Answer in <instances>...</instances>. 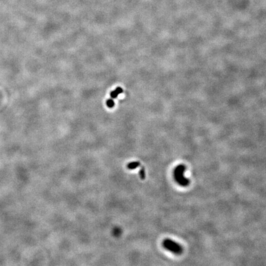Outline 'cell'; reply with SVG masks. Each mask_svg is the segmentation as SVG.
Returning <instances> with one entry per match:
<instances>
[{
    "mask_svg": "<svg viewBox=\"0 0 266 266\" xmlns=\"http://www.w3.org/2000/svg\"><path fill=\"white\" fill-rule=\"evenodd\" d=\"M186 170L185 166L179 164L177 166L174 170V177L176 182L182 187L188 186L190 184L189 179L186 178L184 176V172Z\"/></svg>",
    "mask_w": 266,
    "mask_h": 266,
    "instance_id": "1",
    "label": "cell"
},
{
    "mask_svg": "<svg viewBox=\"0 0 266 266\" xmlns=\"http://www.w3.org/2000/svg\"><path fill=\"white\" fill-rule=\"evenodd\" d=\"M163 246L166 250L173 252V253L176 255H179L182 253V248L181 245L169 238L165 239L163 241Z\"/></svg>",
    "mask_w": 266,
    "mask_h": 266,
    "instance_id": "2",
    "label": "cell"
},
{
    "mask_svg": "<svg viewBox=\"0 0 266 266\" xmlns=\"http://www.w3.org/2000/svg\"><path fill=\"white\" fill-rule=\"evenodd\" d=\"M141 166V163L139 162H132L128 164L127 168L129 169H134L139 166Z\"/></svg>",
    "mask_w": 266,
    "mask_h": 266,
    "instance_id": "3",
    "label": "cell"
},
{
    "mask_svg": "<svg viewBox=\"0 0 266 266\" xmlns=\"http://www.w3.org/2000/svg\"><path fill=\"white\" fill-rule=\"evenodd\" d=\"M139 176H140L141 179L142 180H144L145 177V168L144 166H142V168L139 171Z\"/></svg>",
    "mask_w": 266,
    "mask_h": 266,
    "instance_id": "4",
    "label": "cell"
},
{
    "mask_svg": "<svg viewBox=\"0 0 266 266\" xmlns=\"http://www.w3.org/2000/svg\"><path fill=\"white\" fill-rule=\"evenodd\" d=\"M107 105L108 106L109 108L114 107V105H115V102L114 101V100H113V99H109V100H107Z\"/></svg>",
    "mask_w": 266,
    "mask_h": 266,
    "instance_id": "5",
    "label": "cell"
},
{
    "mask_svg": "<svg viewBox=\"0 0 266 266\" xmlns=\"http://www.w3.org/2000/svg\"><path fill=\"white\" fill-rule=\"evenodd\" d=\"M118 95H119L118 92L116 90L111 92V93H110V96L112 99H115Z\"/></svg>",
    "mask_w": 266,
    "mask_h": 266,
    "instance_id": "6",
    "label": "cell"
},
{
    "mask_svg": "<svg viewBox=\"0 0 266 266\" xmlns=\"http://www.w3.org/2000/svg\"><path fill=\"white\" fill-rule=\"evenodd\" d=\"M115 90L118 92V94H121V93L123 92V89H122L121 88H119H119H117Z\"/></svg>",
    "mask_w": 266,
    "mask_h": 266,
    "instance_id": "7",
    "label": "cell"
}]
</instances>
